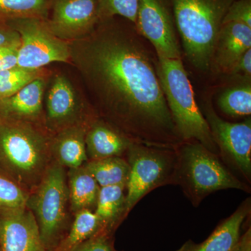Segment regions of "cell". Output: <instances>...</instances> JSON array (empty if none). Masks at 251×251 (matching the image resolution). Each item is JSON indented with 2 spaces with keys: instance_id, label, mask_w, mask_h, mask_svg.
<instances>
[{
  "instance_id": "6da1fadb",
  "label": "cell",
  "mask_w": 251,
  "mask_h": 251,
  "mask_svg": "<svg viewBox=\"0 0 251 251\" xmlns=\"http://www.w3.org/2000/svg\"><path fill=\"white\" fill-rule=\"evenodd\" d=\"M72 57L105 113L134 143L175 150L183 140L176 130L143 36L100 21Z\"/></svg>"
},
{
  "instance_id": "7a4b0ae2",
  "label": "cell",
  "mask_w": 251,
  "mask_h": 251,
  "mask_svg": "<svg viewBox=\"0 0 251 251\" xmlns=\"http://www.w3.org/2000/svg\"><path fill=\"white\" fill-rule=\"evenodd\" d=\"M50 140L35 123L0 117V172L32 192L52 162Z\"/></svg>"
},
{
  "instance_id": "3957f363",
  "label": "cell",
  "mask_w": 251,
  "mask_h": 251,
  "mask_svg": "<svg viewBox=\"0 0 251 251\" xmlns=\"http://www.w3.org/2000/svg\"><path fill=\"white\" fill-rule=\"evenodd\" d=\"M175 20L186 57L207 71L223 21L234 0H173Z\"/></svg>"
},
{
  "instance_id": "277c9868",
  "label": "cell",
  "mask_w": 251,
  "mask_h": 251,
  "mask_svg": "<svg viewBox=\"0 0 251 251\" xmlns=\"http://www.w3.org/2000/svg\"><path fill=\"white\" fill-rule=\"evenodd\" d=\"M156 73L176 130L183 141L195 140L218 154L207 122L198 108L181 59L158 57Z\"/></svg>"
},
{
  "instance_id": "5b68a950",
  "label": "cell",
  "mask_w": 251,
  "mask_h": 251,
  "mask_svg": "<svg viewBox=\"0 0 251 251\" xmlns=\"http://www.w3.org/2000/svg\"><path fill=\"white\" fill-rule=\"evenodd\" d=\"M176 165L172 184H179L191 202L198 205L208 195L220 190L249 188L202 144L181 143L175 149Z\"/></svg>"
},
{
  "instance_id": "8992f818",
  "label": "cell",
  "mask_w": 251,
  "mask_h": 251,
  "mask_svg": "<svg viewBox=\"0 0 251 251\" xmlns=\"http://www.w3.org/2000/svg\"><path fill=\"white\" fill-rule=\"evenodd\" d=\"M69 187L65 168L52 160L41 182L29 193L27 207L35 216L47 251L54 248L70 228Z\"/></svg>"
},
{
  "instance_id": "52a82bcc",
  "label": "cell",
  "mask_w": 251,
  "mask_h": 251,
  "mask_svg": "<svg viewBox=\"0 0 251 251\" xmlns=\"http://www.w3.org/2000/svg\"><path fill=\"white\" fill-rule=\"evenodd\" d=\"M127 152L130 175L126 186L125 216L151 190L172 184L176 165V153L173 149L133 143Z\"/></svg>"
},
{
  "instance_id": "ba28073f",
  "label": "cell",
  "mask_w": 251,
  "mask_h": 251,
  "mask_svg": "<svg viewBox=\"0 0 251 251\" xmlns=\"http://www.w3.org/2000/svg\"><path fill=\"white\" fill-rule=\"evenodd\" d=\"M9 26L18 33V67L42 69L52 62H67L72 57L70 45L54 35L45 20L25 18L10 21Z\"/></svg>"
},
{
  "instance_id": "9c48e42d",
  "label": "cell",
  "mask_w": 251,
  "mask_h": 251,
  "mask_svg": "<svg viewBox=\"0 0 251 251\" xmlns=\"http://www.w3.org/2000/svg\"><path fill=\"white\" fill-rule=\"evenodd\" d=\"M99 22L98 0H52L46 21L54 35L65 41L85 37Z\"/></svg>"
},
{
  "instance_id": "30bf717a",
  "label": "cell",
  "mask_w": 251,
  "mask_h": 251,
  "mask_svg": "<svg viewBox=\"0 0 251 251\" xmlns=\"http://www.w3.org/2000/svg\"><path fill=\"white\" fill-rule=\"evenodd\" d=\"M205 118L213 138L226 159L248 180L251 175V122L230 123L206 106Z\"/></svg>"
},
{
  "instance_id": "8fae6325",
  "label": "cell",
  "mask_w": 251,
  "mask_h": 251,
  "mask_svg": "<svg viewBox=\"0 0 251 251\" xmlns=\"http://www.w3.org/2000/svg\"><path fill=\"white\" fill-rule=\"evenodd\" d=\"M135 26L154 48L158 57L181 59L173 21L161 0H139Z\"/></svg>"
},
{
  "instance_id": "7c38bea8",
  "label": "cell",
  "mask_w": 251,
  "mask_h": 251,
  "mask_svg": "<svg viewBox=\"0 0 251 251\" xmlns=\"http://www.w3.org/2000/svg\"><path fill=\"white\" fill-rule=\"evenodd\" d=\"M0 251H47L27 206L0 211Z\"/></svg>"
},
{
  "instance_id": "4fadbf2b",
  "label": "cell",
  "mask_w": 251,
  "mask_h": 251,
  "mask_svg": "<svg viewBox=\"0 0 251 251\" xmlns=\"http://www.w3.org/2000/svg\"><path fill=\"white\" fill-rule=\"evenodd\" d=\"M80 102L70 81L63 75L52 81L46 100V124L57 132L83 121L80 119Z\"/></svg>"
},
{
  "instance_id": "5bb4252c",
  "label": "cell",
  "mask_w": 251,
  "mask_h": 251,
  "mask_svg": "<svg viewBox=\"0 0 251 251\" xmlns=\"http://www.w3.org/2000/svg\"><path fill=\"white\" fill-rule=\"evenodd\" d=\"M251 49V27L240 23H224L218 34L211 65L228 74L234 63Z\"/></svg>"
},
{
  "instance_id": "9a60e30c",
  "label": "cell",
  "mask_w": 251,
  "mask_h": 251,
  "mask_svg": "<svg viewBox=\"0 0 251 251\" xmlns=\"http://www.w3.org/2000/svg\"><path fill=\"white\" fill-rule=\"evenodd\" d=\"M46 77L36 79L17 93L0 100V117L36 123L43 111Z\"/></svg>"
},
{
  "instance_id": "2e32d148",
  "label": "cell",
  "mask_w": 251,
  "mask_h": 251,
  "mask_svg": "<svg viewBox=\"0 0 251 251\" xmlns=\"http://www.w3.org/2000/svg\"><path fill=\"white\" fill-rule=\"evenodd\" d=\"M90 125L77 122L59 130L50 140L52 159L64 168H79L87 162L85 136Z\"/></svg>"
},
{
  "instance_id": "e0dca14e",
  "label": "cell",
  "mask_w": 251,
  "mask_h": 251,
  "mask_svg": "<svg viewBox=\"0 0 251 251\" xmlns=\"http://www.w3.org/2000/svg\"><path fill=\"white\" fill-rule=\"evenodd\" d=\"M132 141L115 127L103 122L90 125L85 136L86 150L90 161L121 156Z\"/></svg>"
},
{
  "instance_id": "ac0fdd59",
  "label": "cell",
  "mask_w": 251,
  "mask_h": 251,
  "mask_svg": "<svg viewBox=\"0 0 251 251\" xmlns=\"http://www.w3.org/2000/svg\"><path fill=\"white\" fill-rule=\"evenodd\" d=\"M249 201L243 203L228 219L221 223L204 242L188 240L176 251H231L240 238V229L250 213Z\"/></svg>"
},
{
  "instance_id": "d6986e66",
  "label": "cell",
  "mask_w": 251,
  "mask_h": 251,
  "mask_svg": "<svg viewBox=\"0 0 251 251\" xmlns=\"http://www.w3.org/2000/svg\"><path fill=\"white\" fill-rule=\"evenodd\" d=\"M70 209L74 214L95 209L100 186L85 165L69 169L67 174Z\"/></svg>"
},
{
  "instance_id": "ffe728a7",
  "label": "cell",
  "mask_w": 251,
  "mask_h": 251,
  "mask_svg": "<svg viewBox=\"0 0 251 251\" xmlns=\"http://www.w3.org/2000/svg\"><path fill=\"white\" fill-rule=\"evenodd\" d=\"M126 188L123 186H109L99 190L94 213L103 226L111 230H115L122 216H125Z\"/></svg>"
},
{
  "instance_id": "44dd1931",
  "label": "cell",
  "mask_w": 251,
  "mask_h": 251,
  "mask_svg": "<svg viewBox=\"0 0 251 251\" xmlns=\"http://www.w3.org/2000/svg\"><path fill=\"white\" fill-rule=\"evenodd\" d=\"M70 228L52 251H74L105 227L94 211L83 209L75 213Z\"/></svg>"
},
{
  "instance_id": "7402d4cb",
  "label": "cell",
  "mask_w": 251,
  "mask_h": 251,
  "mask_svg": "<svg viewBox=\"0 0 251 251\" xmlns=\"http://www.w3.org/2000/svg\"><path fill=\"white\" fill-rule=\"evenodd\" d=\"M85 165L100 187L109 186L126 187L129 179L130 166L128 161L122 157H110L87 161Z\"/></svg>"
},
{
  "instance_id": "603a6c76",
  "label": "cell",
  "mask_w": 251,
  "mask_h": 251,
  "mask_svg": "<svg viewBox=\"0 0 251 251\" xmlns=\"http://www.w3.org/2000/svg\"><path fill=\"white\" fill-rule=\"evenodd\" d=\"M52 0H0V25L25 18L47 21Z\"/></svg>"
},
{
  "instance_id": "cb8c5ba5",
  "label": "cell",
  "mask_w": 251,
  "mask_h": 251,
  "mask_svg": "<svg viewBox=\"0 0 251 251\" xmlns=\"http://www.w3.org/2000/svg\"><path fill=\"white\" fill-rule=\"evenodd\" d=\"M46 70L16 66L0 72V100L17 93L36 79L46 77Z\"/></svg>"
},
{
  "instance_id": "d4e9b609",
  "label": "cell",
  "mask_w": 251,
  "mask_h": 251,
  "mask_svg": "<svg viewBox=\"0 0 251 251\" xmlns=\"http://www.w3.org/2000/svg\"><path fill=\"white\" fill-rule=\"evenodd\" d=\"M220 109L232 117L249 116L251 113V82L224 91L218 99Z\"/></svg>"
},
{
  "instance_id": "484cf974",
  "label": "cell",
  "mask_w": 251,
  "mask_h": 251,
  "mask_svg": "<svg viewBox=\"0 0 251 251\" xmlns=\"http://www.w3.org/2000/svg\"><path fill=\"white\" fill-rule=\"evenodd\" d=\"M29 193L0 172V211L27 207Z\"/></svg>"
},
{
  "instance_id": "4316f807",
  "label": "cell",
  "mask_w": 251,
  "mask_h": 251,
  "mask_svg": "<svg viewBox=\"0 0 251 251\" xmlns=\"http://www.w3.org/2000/svg\"><path fill=\"white\" fill-rule=\"evenodd\" d=\"M100 21L119 16L135 25L139 0H98Z\"/></svg>"
},
{
  "instance_id": "83f0119b",
  "label": "cell",
  "mask_w": 251,
  "mask_h": 251,
  "mask_svg": "<svg viewBox=\"0 0 251 251\" xmlns=\"http://www.w3.org/2000/svg\"><path fill=\"white\" fill-rule=\"evenodd\" d=\"M74 251H118L114 245L113 230L103 227Z\"/></svg>"
},
{
  "instance_id": "f1b7e54d",
  "label": "cell",
  "mask_w": 251,
  "mask_h": 251,
  "mask_svg": "<svg viewBox=\"0 0 251 251\" xmlns=\"http://www.w3.org/2000/svg\"><path fill=\"white\" fill-rule=\"evenodd\" d=\"M230 22L243 23L251 27V0H239L232 3L225 16L223 24Z\"/></svg>"
},
{
  "instance_id": "f546056e",
  "label": "cell",
  "mask_w": 251,
  "mask_h": 251,
  "mask_svg": "<svg viewBox=\"0 0 251 251\" xmlns=\"http://www.w3.org/2000/svg\"><path fill=\"white\" fill-rule=\"evenodd\" d=\"M21 44L0 47V72L18 66V49Z\"/></svg>"
},
{
  "instance_id": "4dcf8cb0",
  "label": "cell",
  "mask_w": 251,
  "mask_h": 251,
  "mask_svg": "<svg viewBox=\"0 0 251 251\" xmlns=\"http://www.w3.org/2000/svg\"><path fill=\"white\" fill-rule=\"evenodd\" d=\"M230 75L246 77L251 81V49L248 50L242 57L234 63L228 73Z\"/></svg>"
},
{
  "instance_id": "1f68e13d",
  "label": "cell",
  "mask_w": 251,
  "mask_h": 251,
  "mask_svg": "<svg viewBox=\"0 0 251 251\" xmlns=\"http://www.w3.org/2000/svg\"><path fill=\"white\" fill-rule=\"evenodd\" d=\"M18 44H21L18 33L9 26L0 25V47Z\"/></svg>"
},
{
  "instance_id": "d6a6232c",
  "label": "cell",
  "mask_w": 251,
  "mask_h": 251,
  "mask_svg": "<svg viewBox=\"0 0 251 251\" xmlns=\"http://www.w3.org/2000/svg\"><path fill=\"white\" fill-rule=\"evenodd\" d=\"M231 251H251V229L249 228L247 232L239 238L237 244Z\"/></svg>"
}]
</instances>
